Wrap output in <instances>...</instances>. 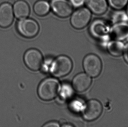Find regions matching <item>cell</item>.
I'll use <instances>...</instances> for the list:
<instances>
[{
  "label": "cell",
  "mask_w": 128,
  "mask_h": 127,
  "mask_svg": "<svg viewBox=\"0 0 128 127\" xmlns=\"http://www.w3.org/2000/svg\"><path fill=\"white\" fill-rule=\"evenodd\" d=\"M111 24L121 22H128V15L125 10H114L110 16Z\"/></svg>",
  "instance_id": "cell-17"
},
{
  "label": "cell",
  "mask_w": 128,
  "mask_h": 127,
  "mask_svg": "<svg viewBox=\"0 0 128 127\" xmlns=\"http://www.w3.org/2000/svg\"><path fill=\"white\" fill-rule=\"evenodd\" d=\"M112 39L123 41L128 38V22L112 24L110 33Z\"/></svg>",
  "instance_id": "cell-11"
},
{
  "label": "cell",
  "mask_w": 128,
  "mask_h": 127,
  "mask_svg": "<svg viewBox=\"0 0 128 127\" xmlns=\"http://www.w3.org/2000/svg\"><path fill=\"white\" fill-rule=\"evenodd\" d=\"M16 28L17 32L21 36L28 39L36 36L40 30L39 24L35 20L27 18L18 21Z\"/></svg>",
  "instance_id": "cell-3"
},
{
  "label": "cell",
  "mask_w": 128,
  "mask_h": 127,
  "mask_svg": "<svg viewBox=\"0 0 128 127\" xmlns=\"http://www.w3.org/2000/svg\"><path fill=\"white\" fill-rule=\"evenodd\" d=\"M86 0H69V1L73 6L81 7L86 2Z\"/></svg>",
  "instance_id": "cell-19"
},
{
  "label": "cell",
  "mask_w": 128,
  "mask_h": 127,
  "mask_svg": "<svg viewBox=\"0 0 128 127\" xmlns=\"http://www.w3.org/2000/svg\"><path fill=\"white\" fill-rule=\"evenodd\" d=\"M59 86V82L56 79L46 78L38 86V96L43 100H51L58 95Z\"/></svg>",
  "instance_id": "cell-1"
},
{
  "label": "cell",
  "mask_w": 128,
  "mask_h": 127,
  "mask_svg": "<svg viewBox=\"0 0 128 127\" xmlns=\"http://www.w3.org/2000/svg\"><path fill=\"white\" fill-rule=\"evenodd\" d=\"M16 1V0H7V2L11 5L14 4Z\"/></svg>",
  "instance_id": "cell-22"
},
{
  "label": "cell",
  "mask_w": 128,
  "mask_h": 127,
  "mask_svg": "<svg viewBox=\"0 0 128 127\" xmlns=\"http://www.w3.org/2000/svg\"><path fill=\"white\" fill-rule=\"evenodd\" d=\"M84 68L86 73L92 77H98L102 70V63L100 58L94 54L86 56L83 62Z\"/></svg>",
  "instance_id": "cell-5"
},
{
  "label": "cell",
  "mask_w": 128,
  "mask_h": 127,
  "mask_svg": "<svg viewBox=\"0 0 128 127\" xmlns=\"http://www.w3.org/2000/svg\"><path fill=\"white\" fill-rule=\"evenodd\" d=\"M103 108L101 103L98 100L92 99L88 101L83 112V117L88 121H94L100 117Z\"/></svg>",
  "instance_id": "cell-9"
},
{
  "label": "cell",
  "mask_w": 128,
  "mask_h": 127,
  "mask_svg": "<svg viewBox=\"0 0 128 127\" xmlns=\"http://www.w3.org/2000/svg\"><path fill=\"white\" fill-rule=\"evenodd\" d=\"M86 2L91 12L97 15L104 14L109 7L107 0H86Z\"/></svg>",
  "instance_id": "cell-13"
},
{
  "label": "cell",
  "mask_w": 128,
  "mask_h": 127,
  "mask_svg": "<svg viewBox=\"0 0 128 127\" xmlns=\"http://www.w3.org/2000/svg\"><path fill=\"white\" fill-rule=\"evenodd\" d=\"M14 13L12 5L8 2L0 4V27L6 28L12 24Z\"/></svg>",
  "instance_id": "cell-10"
},
{
  "label": "cell",
  "mask_w": 128,
  "mask_h": 127,
  "mask_svg": "<svg viewBox=\"0 0 128 127\" xmlns=\"http://www.w3.org/2000/svg\"><path fill=\"white\" fill-rule=\"evenodd\" d=\"M51 6L50 3L46 0H39L34 6V10L36 15L39 16L46 15L50 11Z\"/></svg>",
  "instance_id": "cell-16"
},
{
  "label": "cell",
  "mask_w": 128,
  "mask_h": 127,
  "mask_svg": "<svg viewBox=\"0 0 128 127\" xmlns=\"http://www.w3.org/2000/svg\"><path fill=\"white\" fill-rule=\"evenodd\" d=\"M111 25L102 19H97L91 23L89 29L90 35L96 39H100L110 34Z\"/></svg>",
  "instance_id": "cell-6"
},
{
  "label": "cell",
  "mask_w": 128,
  "mask_h": 127,
  "mask_svg": "<svg viewBox=\"0 0 128 127\" xmlns=\"http://www.w3.org/2000/svg\"><path fill=\"white\" fill-rule=\"evenodd\" d=\"M50 4L53 12L60 18H67L73 12V6L68 0H51Z\"/></svg>",
  "instance_id": "cell-8"
},
{
  "label": "cell",
  "mask_w": 128,
  "mask_h": 127,
  "mask_svg": "<svg viewBox=\"0 0 128 127\" xmlns=\"http://www.w3.org/2000/svg\"><path fill=\"white\" fill-rule=\"evenodd\" d=\"M126 13H127V14L128 15V4H127V6H126Z\"/></svg>",
  "instance_id": "cell-23"
},
{
  "label": "cell",
  "mask_w": 128,
  "mask_h": 127,
  "mask_svg": "<svg viewBox=\"0 0 128 127\" xmlns=\"http://www.w3.org/2000/svg\"><path fill=\"white\" fill-rule=\"evenodd\" d=\"M24 60L25 64L30 70L38 71L42 63V55L37 49L32 48L25 53Z\"/></svg>",
  "instance_id": "cell-7"
},
{
  "label": "cell",
  "mask_w": 128,
  "mask_h": 127,
  "mask_svg": "<svg viewBox=\"0 0 128 127\" xmlns=\"http://www.w3.org/2000/svg\"><path fill=\"white\" fill-rule=\"evenodd\" d=\"M72 67L73 63L70 58L67 56L62 55L53 61L50 68V72L56 77H62L70 73Z\"/></svg>",
  "instance_id": "cell-2"
},
{
  "label": "cell",
  "mask_w": 128,
  "mask_h": 127,
  "mask_svg": "<svg viewBox=\"0 0 128 127\" xmlns=\"http://www.w3.org/2000/svg\"><path fill=\"white\" fill-rule=\"evenodd\" d=\"M125 44L122 41L111 39L106 47L108 52L114 56L118 57L123 54Z\"/></svg>",
  "instance_id": "cell-15"
},
{
  "label": "cell",
  "mask_w": 128,
  "mask_h": 127,
  "mask_svg": "<svg viewBox=\"0 0 128 127\" xmlns=\"http://www.w3.org/2000/svg\"><path fill=\"white\" fill-rule=\"evenodd\" d=\"M14 15L18 19H23L27 18L30 13L29 5L25 1L19 0L13 4Z\"/></svg>",
  "instance_id": "cell-14"
},
{
  "label": "cell",
  "mask_w": 128,
  "mask_h": 127,
  "mask_svg": "<svg viewBox=\"0 0 128 127\" xmlns=\"http://www.w3.org/2000/svg\"><path fill=\"white\" fill-rule=\"evenodd\" d=\"M127 40H128V39H127Z\"/></svg>",
  "instance_id": "cell-24"
},
{
  "label": "cell",
  "mask_w": 128,
  "mask_h": 127,
  "mask_svg": "<svg viewBox=\"0 0 128 127\" xmlns=\"http://www.w3.org/2000/svg\"><path fill=\"white\" fill-rule=\"evenodd\" d=\"M108 5L114 10L124 9L128 3V0H107Z\"/></svg>",
  "instance_id": "cell-18"
},
{
  "label": "cell",
  "mask_w": 128,
  "mask_h": 127,
  "mask_svg": "<svg viewBox=\"0 0 128 127\" xmlns=\"http://www.w3.org/2000/svg\"><path fill=\"white\" fill-rule=\"evenodd\" d=\"M60 125L58 122H51L45 124L43 127H58Z\"/></svg>",
  "instance_id": "cell-21"
},
{
  "label": "cell",
  "mask_w": 128,
  "mask_h": 127,
  "mask_svg": "<svg viewBox=\"0 0 128 127\" xmlns=\"http://www.w3.org/2000/svg\"><path fill=\"white\" fill-rule=\"evenodd\" d=\"M92 12L86 7H80L73 13L70 18L72 26L76 29L80 30L86 27L90 22Z\"/></svg>",
  "instance_id": "cell-4"
},
{
  "label": "cell",
  "mask_w": 128,
  "mask_h": 127,
  "mask_svg": "<svg viewBox=\"0 0 128 127\" xmlns=\"http://www.w3.org/2000/svg\"><path fill=\"white\" fill-rule=\"evenodd\" d=\"M92 84V79L85 73L78 74L74 77L72 81V85L74 90L78 92H82L87 90Z\"/></svg>",
  "instance_id": "cell-12"
},
{
  "label": "cell",
  "mask_w": 128,
  "mask_h": 127,
  "mask_svg": "<svg viewBox=\"0 0 128 127\" xmlns=\"http://www.w3.org/2000/svg\"><path fill=\"white\" fill-rule=\"evenodd\" d=\"M123 54L125 60L128 63V42L125 44Z\"/></svg>",
  "instance_id": "cell-20"
}]
</instances>
